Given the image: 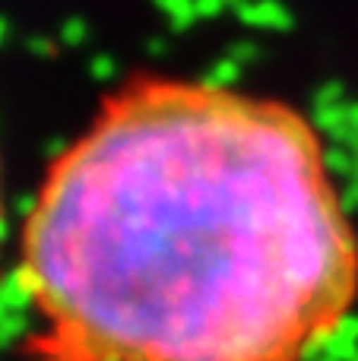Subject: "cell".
Wrapping results in <instances>:
<instances>
[{
	"label": "cell",
	"instance_id": "obj_1",
	"mask_svg": "<svg viewBox=\"0 0 358 361\" xmlns=\"http://www.w3.org/2000/svg\"><path fill=\"white\" fill-rule=\"evenodd\" d=\"M13 279L35 361H308L355 305L358 238L304 114L137 80L48 169Z\"/></svg>",
	"mask_w": 358,
	"mask_h": 361
}]
</instances>
